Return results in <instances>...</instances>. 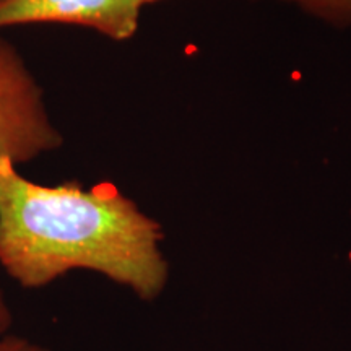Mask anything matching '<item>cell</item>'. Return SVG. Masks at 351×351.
<instances>
[{"mask_svg":"<svg viewBox=\"0 0 351 351\" xmlns=\"http://www.w3.org/2000/svg\"><path fill=\"white\" fill-rule=\"evenodd\" d=\"M311 15L337 26L351 28V0H287Z\"/></svg>","mask_w":351,"mask_h":351,"instance_id":"277c9868","label":"cell"},{"mask_svg":"<svg viewBox=\"0 0 351 351\" xmlns=\"http://www.w3.org/2000/svg\"><path fill=\"white\" fill-rule=\"evenodd\" d=\"M60 145L41 86L16 47L0 39V161L19 166Z\"/></svg>","mask_w":351,"mask_h":351,"instance_id":"7a4b0ae2","label":"cell"},{"mask_svg":"<svg viewBox=\"0 0 351 351\" xmlns=\"http://www.w3.org/2000/svg\"><path fill=\"white\" fill-rule=\"evenodd\" d=\"M137 2L140 3V5H145V3H150V2H156V0H137Z\"/></svg>","mask_w":351,"mask_h":351,"instance_id":"52a82bcc","label":"cell"},{"mask_svg":"<svg viewBox=\"0 0 351 351\" xmlns=\"http://www.w3.org/2000/svg\"><path fill=\"white\" fill-rule=\"evenodd\" d=\"M160 243V225L111 184L43 186L0 161V267L21 288L90 270L155 300L168 280Z\"/></svg>","mask_w":351,"mask_h":351,"instance_id":"6da1fadb","label":"cell"},{"mask_svg":"<svg viewBox=\"0 0 351 351\" xmlns=\"http://www.w3.org/2000/svg\"><path fill=\"white\" fill-rule=\"evenodd\" d=\"M0 351H51L38 341H34L26 335L10 332L0 337Z\"/></svg>","mask_w":351,"mask_h":351,"instance_id":"5b68a950","label":"cell"},{"mask_svg":"<svg viewBox=\"0 0 351 351\" xmlns=\"http://www.w3.org/2000/svg\"><path fill=\"white\" fill-rule=\"evenodd\" d=\"M13 322H15V314H13L5 291L0 288V337L7 335L13 330Z\"/></svg>","mask_w":351,"mask_h":351,"instance_id":"8992f818","label":"cell"},{"mask_svg":"<svg viewBox=\"0 0 351 351\" xmlns=\"http://www.w3.org/2000/svg\"><path fill=\"white\" fill-rule=\"evenodd\" d=\"M137 0H0V28L29 23H67L96 29L112 39L137 32Z\"/></svg>","mask_w":351,"mask_h":351,"instance_id":"3957f363","label":"cell"}]
</instances>
